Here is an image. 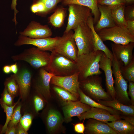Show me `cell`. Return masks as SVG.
Wrapping results in <instances>:
<instances>
[{"mask_svg": "<svg viewBox=\"0 0 134 134\" xmlns=\"http://www.w3.org/2000/svg\"><path fill=\"white\" fill-rule=\"evenodd\" d=\"M63 121L62 116L58 111L52 109L49 110L46 118V124L50 133H53L56 131Z\"/></svg>", "mask_w": 134, "mask_h": 134, "instance_id": "cell-22", "label": "cell"}, {"mask_svg": "<svg viewBox=\"0 0 134 134\" xmlns=\"http://www.w3.org/2000/svg\"><path fill=\"white\" fill-rule=\"evenodd\" d=\"M111 47L112 53L116 58L127 66L134 60L133 54L134 42H130L128 44L122 45L112 43Z\"/></svg>", "mask_w": 134, "mask_h": 134, "instance_id": "cell-14", "label": "cell"}, {"mask_svg": "<svg viewBox=\"0 0 134 134\" xmlns=\"http://www.w3.org/2000/svg\"><path fill=\"white\" fill-rule=\"evenodd\" d=\"M11 72L14 74H16L18 72V68L16 63L10 65Z\"/></svg>", "mask_w": 134, "mask_h": 134, "instance_id": "cell-47", "label": "cell"}, {"mask_svg": "<svg viewBox=\"0 0 134 134\" xmlns=\"http://www.w3.org/2000/svg\"><path fill=\"white\" fill-rule=\"evenodd\" d=\"M87 24L91 29L94 38V50L102 51L106 56L112 61L113 58V56L112 52L104 43L95 31L94 26V18L92 16L88 19Z\"/></svg>", "mask_w": 134, "mask_h": 134, "instance_id": "cell-21", "label": "cell"}, {"mask_svg": "<svg viewBox=\"0 0 134 134\" xmlns=\"http://www.w3.org/2000/svg\"><path fill=\"white\" fill-rule=\"evenodd\" d=\"M19 99L13 105L8 106L6 104L0 102L1 105L5 113L6 119L4 125L3 126L1 134L5 133L6 130L8 125L11 119L13 113V110L16 105L18 103L20 100Z\"/></svg>", "mask_w": 134, "mask_h": 134, "instance_id": "cell-29", "label": "cell"}, {"mask_svg": "<svg viewBox=\"0 0 134 134\" xmlns=\"http://www.w3.org/2000/svg\"><path fill=\"white\" fill-rule=\"evenodd\" d=\"M32 104L34 110L36 113H38L44 108V104L43 99L37 95L34 96L32 99Z\"/></svg>", "mask_w": 134, "mask_h": 134, "instance_id": "cell-35", "label": "cell"}, {"mask_svg": "<svg viewBox=\"0 0 134 134\" xmlns=\"http://www.w3.org/2000/svg\"><path fill=\"white\" fill-rule=\"evenodd\" d=\"M4 86L8 93L13 97L16 95L19 88L15 80L12 77L7 79Z\"/></svg>", "mask_w": 134, "mask_h": 134, "instance_id": "cell-32", "label": "cell"}, {"mask_svg": "<svg viewBox=\"0 0 134 134\" xmlns=\"http://www.w3.org/2000/svg\"><path fill=\"white\" fill-rule=\"evenodd\" d=\"M126 28L129 32L134 36V20L126 21Z\"/></svg>", "mask_w": 134, "mask_h": 134, "instance_id": "cell-42", "label": "cell"}, {"mask_svg": "<svg viewBox=\"0 0 134 134\" xmlns=\"http://www.w3.org/2000/svg\"><path fill=\"white\" fill-rule=\"evenodd\" d=\"M126 2V4H130L133 3L134 2V0H123Z\"/></svg>", "mask_w": 134, "mask_h": 134, "instance_id": "cell-49", "label": "cell"}, {"mask_svg": "<svg viewBox=\"0 0 134 134\" xmlns=\"http://www.w3.org/2000/svg\"><path fill=\"white\" fill-rule=\"evenodd\" d=\"M53 89L57 94L65 101H76L77 100L78 98L74 95L61 87L55 85Z\"/></svg>", "mask_w": 134, "mask_h": 134, "instance_id": "cell-31", "label": "cell"}, {"mask_svg": "<svg viewBox=\"0 0 134 134\" xmlns=\"http://www.w3.org/2000/svg\"><path fill=\"white\" fill-rule=\"evenodd\" d=\"M113 55L112 67V73L115 78L114 88L116 100L124 104L130 105L131 103L128 94L127 81L123 77L121 71V67L124 63L118 60L113 54Z\"/></svg>", "mask_w": 134, "mask_h": 134, "instance_id": "cell-4", "label": "cell"}, {"mask_svg": "<svg viewBox=\"0 0 134 134\" xmlns=\"http://www.w3.org/2000/svg\"><path fill=\"white\" fill-rule=\"evenodd\" d=\"M77 117L80 120L92 118L105 123L120 119L119 115L112 114L104 109L93 107Z\"/></svg>", "mask_w": 134, "mask_h": 134, "instance_id": "cell-15", "label": "cell"}, {"mask_svg": "<svg viewBox=\"0 0 134 134\" xmlns=\"http://www.w3.org/2000/svg\"><path fill=\"white\" fill-rule=\"evenodd\" d=\"M16 133L17 134H27V131H26L19 122L15 127Z\"/></svg>", "mask_w": 134, "mask_h": 134, "instance_id": "cell-44", "label": "cell"}, {"mask_svg": "<svg viewBox=\"0 0 134 134\" xmlns=\"http://www.w3.org/2000/svg\"><path fill=\"white\" fill-rule=\"evenodd\" d=\"M98 6L100 15L96 27H94L96 31L115 25L112 15L111 9L105 5L98 4Z\"/></svg>", "mask_w": 134, "mask_h": 134, "instance_id": "cell-19", "label": "cell"}, {"mask_svg": "<svg viewBox=\"0 0 134 134\" xmlns=\"http://www.w3.org/2000/svg\"><path fill=\"white\" fill-rule=\"evenodd\" d=\"M21 105L19 104L14 109L11 119L8 125L7 128L16 127L19 123L21 117Z\"/></svg>", "mask_w": 134, "mask_h": 134, "instance_id": "cell-33", "label": "cell"}, {"mask_svg": "<svg viewBox=\"0 0 134 134\" xmlns=\"http://www.w3.org/2000/svg\"><path fill=\"white\" fill-rule=\"evenodd\" d=\"M2 127V125H0V134H1Z\"/></svg>", "mask_w": 134, "mask_h": 134, "instance_id": "cell-50", "label": "cell"}, {"mask_svg": "<svg viewBox=\"0 0 134 134\" xmlns=\"http://www.w3.org/2000/svg\"><path fill=\"white\" fill-rule=\"evenodd\" d=\"M128 85L129 91L128 92V95L130 97L131 105H134V82H129Z\"/></svg>", "mask_w": 134, "mask_h": 134, "instance_id": "cell-40", "label": "cell"}, {"mask_svg": "<svg viewBox=\"0 0 134 134\" xmlns=\"http://www.w3.org/2000/svg\"><path fill=\"white\" fill-rule=\"evenodd\" d=\"M105 123L108 125L117 134H133L134 133V123L126 119H118L110 122Z\"/></svg>", "mask_w": 134, "mask_h": 134, "instance_id": "cell-23", "label": "cell"}, {"mask_svg": "<svg viewBox=\"0 0 134 134\" xmlns=\"http://www.w3.org/2000/svg\"><path fill=\"white\" fill-rule=\"evenodd\" d=\"M78 93L80 98V101L82 103L89 105L91 107L104 109L112 114L119 115L118 111L111 107L105 106L94 100L85 94L80 88L78 90Z\"/></svg>", "mask_w": 134, "mask_h": 134, "instance_id": "cell-26", "label": "cell"}, {"mask_svg": "<svg viewBox=\"0 0 134 134\" xmlns=\"http://www.w3.org/2000/svg\"><path fill=\"white\" fill-rule=\"evenodd\" d=\"M61 37H50L41 38H33L21 35L15 43L16 46L32 45L44 51H53Z\"/></svg>", "mask_w": 134, "mask_h": 134, "instance_id": "cell-10", "label": "cell"}, {"mask_svg": "<svg viewBox=\"0 0 134 134\" xmlns=\"http://www.w3.org/2000/svg\"><path fill=\"white\" fill-rule=\"evenodd\" d=\"M18 85L21 97L23 100L29 95L30 89L32 75L28 69H24L18 71L16 74L11 75Z\"/></svg>", "mask_w": 134, "mask_h": 134, "instance_id": "cell-16", "label": "cell"}, {"mask_svg": "<svg viewBox=\"0 0 134 134\" xmlns=\"http://www.w3.org/2000/svg\"><path fill=\"white\" fill-rule=\"evenodd\" d=\"M79 75L77 72L68 76L54 75L51 79L50 83L68 91L78 98V90L80 88Z\"/></svg>", "mask_w": 134, "mask_h": 134, "instance_id": "cell-11", "label": "cell"}, {"mask_svg": "<svg viewBox=\"0 0 134 134\" xmlns=\"http://www.w3.org/2000/svg\"><path fill=\"white\" fill-rule=\"evenodd\" d=\"M74 129L77 133L84 134L85 127L83 123H79L74 125Z\"/></svg>", "mask_w": 134, "mask_h": 134, "instance_id": "cell-41", "label": "cell"}, {"mask_svg": "<svg viewBox=\"0 0 134 134\" xmlns=\"http://www.w3.org/2000/svg\"><path fill=\"white\" fill-rule=\"evenodd\" d=\"M104 53L98 50L77 56L75 63L79 73V80H82L89 76L102 73L100 70L99 62Z\"/></svg>", "mask_w": 134, "mask_h": 134, "instance_id": "cell-1", "label": "cell"}, {"mask_svg": "<svg viewBox=\"0 0 134 134\" xmlns=\"http://www.w3.org/2000/svg\"><path fill=\"white\" fill-rule=\"evenodd\" d=\"M125 5H119L111 9L112 15L115 25L126 27L124 14Z\"/></svg>", "mask_w": 134, "mask_h": 134, "instance_id": "cell-28", "label": "cell"}, {"mask_svg": "<svg viewBox=\"0 0 134 134\" xmlns=\"http://www.w3.org/2000/svg\"><path fill=\"white\" fill-rule=\"evenodd\" d=\"M91 107L80 101H65L63 104L62 109L65 121L67 122H70L72 117L79 116L89 110Z\"/></svg>", "mask_w": 134, "mask_h": 134, "instance_id": "cell-13", "label": "cell"}, {"mask_svg": "<svg viewBox=\"0 0 134 134\" xmlns=\"http://www.w3.org/2000/svg\"><path fill=\"white\" fill-rule=\"evenodd\" d=\"M124 14L125 18L126 21L134 20V5L125 7Z\"/></svg>", "mask_w": 134, "mask_h": 134, "instance_id": "cell-38", "label": "cell"}, {"mask_svg": "<svg viewBox=\"0 0 134 134\" xmlns=\"http://www.w3.org/2000/svg\"><path fill=\"white\" fill-rule=\"evenodd\" d=\"M16 127H13L7 128L5 133L6 134H16Z\"/></svg>", "mask_w": 134, "mask_h": 134, "instance_id": "cell-46", "label": "cell"}, {"mask_svg": "<svg viewBox=\"0 0 134 134\" xmlns=\"http://www.w3.org/2000/svg\"><path fill=\"white\" fill-rule=\"evenodd\" d=\"M97 102L105 106L120 111L125 115L131 116H134V105H125L116 100H100Z\"/></svg>", "mask_w": 134, "mask_h": 134, "instance_id": "cell-25", "label": "cell"}, {"mask_svg": "<svg viewBox=\"0 0 134 134\" xmlns=\"http://www.w3.org/2000/svg\"><path fill=\"white\" fill-rule=\"evenodd\" d=\"M72 30L64 33L53 51L75 62L77 57L78 49L73 37Z\"/></svg>", "mask_w": 134, "mask_h": 134, "instance_id": "cell-9", "label": "cell"}, {"mask_svg": "<svg viewBox=\"0 0 134 134\" xmlns=\"http://www.w3.org/2000/svg\"><path fill=\"white\" fill-rule=\"evenodd\" d=\"M73 30V37L78 49L77 56L94 51L93 34L87 23L78 25Z\"/></svg>", "mask_w": 134, "mask_h": 134, "instance_id": "cell-3", "label": "cell"}, {"mask_svg": "<svg viewBox=\"0 0 134 134\" xmlns=\"http://www.w3.org/2000/svg\"><path fill=\"white\" fill-rule=\"evenodd\" d=\"M17 0H12V1L11 5V7L12 9L14 10V17L13 20V21H14L16 25L17 24V22L16 21V15L18 11L16 9V6L17 5Z\"/></svg>", "mask_w": 134, "mask_h": 134, "instance_id": "cell-45", "label": "cell"}, {"mask_svg": "<svg viewBox=\"0 0 134 134\" xmlns=\"http://www.w3.org/2000/svg\"><path fill=\"white\" fill-rule=\"evenodd\" d=\"M13 97L8 92L5 86L3 92L1 94L0 102L9 106L13 105Z\"/></svg>", "mask_w": 134, "mask_h": 134, "instance_id": "cell-37", "label": "cell"}, {"mask_svg": "<svg viewBox=\"0 0 134 134\" xmlns=\"http://www.w3.org/2000/svg\"><path fill=\"white\" fill-rule=\"evenodd\" d=\"M100 68L104 71L105 76L107 92L113 100H116V93L114 86V81L112 76V61L104 53L100 62Z\"/></svg>", "mask_w": 134, "mask_h": 134, "instance_id": "cell-12", "label": "cell"}, {"mask_svg": "<svg viewBox=\"0 0 134 134\" xmlns=\"http://www.w3.org/2000/svg\"><path fill=\"white\" fill-rule=\"evenodd\" d=\"M68 5L69 15L65 33L74 30L79 24L87 23L89 18L93 14L91 10L87 7L74 4Z\"/></svg>", "mask_w": 134, "mask_h": 134, "instance_id": "cell-8", "label": "cell"}, {"mask_svg": "<svg viewBox=\"0 0 134 134\" xmlns=\"http://www.w3.org/2000/svg\"><path fill=\"white\" fill-rule=\"evenodd\" d=\"M21 35L33 38H41L50 37L52 33L48 26L43 25L39 23L32 21L24 31L20 33Z\"/></svg>", "mask_w": 134, "mask_h": 134, "instance_id": "cell-17", "label": "cell"}, {"mask_svg": "<svg viewBox=\"0 0 134 134\" xmlns=\"http://www.w3.org/2000/svg\"><path fill=\"white\" fill-rule=\"evenodd\" d=\"M43 68L57 76L70 75L78 72L75 62L54 51L50 54L48 64Z\"/></svg>", "mask_w": 134, "mask_h": 134, "instance_id": "cell-2", "label": "cell"}, {"mask_svg": "<svg viewBox=\"0 0 134 134\" xmlns=\"http://www.w3.org/2000/svg\"><path fill=\"white\" fill-rule=\"evenodd\" d=\"M102 81V78L99 75H94L82 80L80 82V86L89 95L88 97L96 101L112 100L103 88Z\"/></svg>", "mask_w": 134, "mask_h": 134, "instance_id": "cell-6", "label": "cell"}, {"mask_svg": "<svg viewBox=\"0 0 134 134\" xmlns=\"http://www.w3.org/2000/svg\"><path fill=\"white\" fill-rule=\"evenodd\" d=\"M2 70L3 72L6 74H8L11 72L10 65H6L3 67Z\"/></svg>", "mask_w": 134, "mask_h": 134, "instance_id": "cell-48", "label": "cell"}, {"mask_svg": "<svg viewBox=\"0 0 134 134\" xmlns=\"http://www.w3.org/2000/svg\"><path fill=\"white\" fill-rule=\"evenodd\" d=\"M44 3L45 7V13L53 9L61 0H41Z\"/></svg>", "mask_w": 134, "mask_h": 134, "instance_id": "cell-39", "label": "cell"}, {"mask_svg": "<svg viewBox=\"0 0 134 134\" xmlns=\"http://www.w3.org/2000/svg\"><path fill=\"white\" fill-rule=\"evenodd\" d=\"M121 71L125 80L129 82H134V60L127 66L122 65L121 67Z\"/></svg>", "mask_w": 134, "mask_h": 134, "instance_id": "cell-30", "label": "cell"}, {"mask_svg": "<svg viewBox=\"0 0 134 134\" xmlns=\"http://www.w3.org/2000/svg\"><path fill=\"white\" fill-rule=\"evenodd\" d=\"M97 3L107 6L111 9L119 5L126 4L123 0H98Z\"/></svg>", "mask_w": 134, "mask_h": 134, "instance_id": "cell-36", "label": "cell"}, {"mask_svg": "<svg viewBox=\"0 0 134 134\" xmlns=\"http://www.w3.org/2000/svg\"><path fill=\"white\" fill-rule=\"evenodd\" d=\"M87 123L85 130L91 134H117L106 123L93 119H89Z\"/></svg>", "mask_w": 134, "mask_h": 134, "instance_id": "cell-20", "label": "cell"}, {"mask_svg": "<svg viewBox=\"0 0 134 134\" xmlns=\"http://www.w3.org/2000/svg\"><path fill=\"white\" fill-rule=\"evenodd\" d=\"M33 118L32 115L28 113H25L21 117L20 123L27 131L29 130L32 125Z\"/></svg>", "mask_w": 134, "mask_h": 134, "instance_id": "cell-34", "label": "cell"}, {"mask_svg": "<svg viewBox=\"0 0 134 134\" xmlns=\"http://www.w3.org/2000/svg\"><path fill=\"white\" fill-rule=\"evenodd\" d=\"M97 32L103 41L108 40L122 45L134 42V36L129 32L126 27L115 25L101 29Z\"/></svg>", "mask_w": 134, "mask_h": 134, "instance_id": "cell-7", "label": "cell"}, {"mask_svg": "<svg viewBox=\"0 0 134 134\" xmlns=\"http://www.w3.org/2000/svg\"><path fill=\"white\" fill-rule=\"evenodd\" d=\"M65 9L62 7L57 8L49 18V22L55 27L60 28L63 25L66 15Z\"/></svg>", "mask_w": 134, "mask_h": 134, "instance_id": "cell-27", "label": "cell"}, {"mask_svg": "<svg viewBox=\"0 0 134 134\" xmlns=\"http://www.w3.org/2000/svg\"><path fill=\"white\" fill-rule=\"evenodd\" d=\"M37 6L38 13H45V6L44 3L41 0H38L35 2Z\"/></svg>", "mask_w": 134, "mask_h": 134, "instance_id": "cell-43", "label": "cell"}, {"mask_svg": "<svg viewBox=\"0 0 134 134\" xmlns=\"http://www.w3.org/2000/svg\"><path fill=\"white\" fill-rule=\"evenodd\" d=\"M98 0H63L64 5L71 4H76L87 7L91 10L94 16V24L97 23L99 19L100 14L98 6Z\"/></svg>", "mask_w": 134, "mask_h": 134, "instance_id": "cell-24", "label": "cell"}, {"mask_svg": "<svg viewBox=\"0 0 134 134\" xmlns=\"http://www.w3.org/2000/svg\"><path fill=\"white\" fill-rule=\"evenodd\" d=\"M54 75L50 73L43 68L40 69L39 77L35 86L37 91L46 100L51 97L50 83L51 79Z\"/></svg>", "mask_w": 134, "mask_h": 134, "instance_id": "cell-18", "label": "cell"}, {"mask_svg": "<svg viewBox=\"0 0 134 134\" xmlns=\"http://www.w3.org/2000/svg\"><path fill=\"white\" fill-rule=\"evenodd\" d=\"M50 54L46 51L37 47H33L25 50L22 53L12 56L11 58L15 61H23L29 63L35 68H44L48 64Z\"/></svg>", "mask_w": 134, "mask_h": 134, "instance_id": "cell-5", "label": "cell"}]
</instances>
